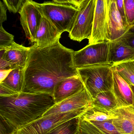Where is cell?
<instances>
[{
    "mask_svg": "<svg viewBox=\"0 0 134 134\" xmlns=\"http://www.w3.org/2000/svg\"><path fill=\"white\" fill-rule=\"evenodd\" d=\"M92 105L108 110H113L118 108L117 102L112 91L103 92L98 94L93 98Z\"/></svg>",
    "mask_w": 134,
    "mask_h": 134,
    "instance_id": "d6986e66",
    "label": "cell"
},
{
    "mask_svg": "<svg viewBox=\"0 0 134 134\" xmlns=\"http://www.w3.org/2000/svg\"><path fill=\"white\" fill-rule=\"evenodd\" d=\"M117 8L118 10L119 14L120 15L126 27L129 29L130 27L128 25L125 16V11L124 6V0H116Z\"/></svg>",
    "mask_w": 134,
    "mask_h": 134,
    "instance_id": "f1b7e54d",
    "label": "cell"
},
{
    "mask_svg": "<svg viewBox=\"0 0 134 134\" xmlns=\"http://www.w3.org/2000/svg\"><path fill=\"white\" fill-rule=\"evenodd\" d=\"M93 99L85 87L80 91L56 103L41 117L66 113L79 110H87L92 105Z\"/></svg>",
    "mask_w": 134,
    "mask_h": 134,
    "instance_id": "ba28073f",
    "label": "cell"
},
{
    "mask_svg": "<svg viewBox=\"0 0 134 134\" xmlns=\"http://www.w3.org/2000/svg\"><path fill=\"white\" fill-rule=\"evenodd\" d=\"M117 72L129 85L134 86V67L133 61L125 62L114 65Z\"/></svg>",
    "mask_w": 134,
    "mask_h": 134,
    "instance_id": "44dd1931",
    "label": "cell"
},
{
    "mask_svg": "<svg viewBox=\"0 0 134 134\" xmlns=\"http://www.w3.org/2000/svg\"><path fill=\"white\" fill-rule=\"evenodd\" d=\"M108 41H118L128 28L126 27L117 8L116 0H107Z\"/></svg>",
    "mask_w": 134,
    "mask_h": 134,
    "instance_id": "8fae6325",
    "label": "cell"
},
{
    "mask_svg": "<svg viewBox=\"0 0 134 134\" xmlns=\"http://www.w3.org/2000/svg\"><path fill=\"white\" fill-rule=\"evenodd\" d=\"M19 93L14 91L7 87L0 84V97H9L14 96Z\"/></svg>",
    "mask_w": 134,
    "mask_h": 134,
    "instance_id": "f546056e",
    "label": "cell"
},
{
    "mask_svg": "<svg viewBox=\"0 0 134 134\" xmlns=\"http://www.w3.org/2000/svg\"><path fill=\"white\" fill-rule=\"evenodd\" d=\"M77 129L79 134H106L91 122L80 117L77 119Z\"/></svg>",
    "mask_w": 134,
    "mask_h": 134,
    "instance_id": "603a6c76",
    "label": "cell"
},
{
    "mask_svg": "<svg viewBox=\"0 0 134 134\" xmlns=\"http://www.w3.org/2000/svg\"><path fill=\"white\" fill-rule=\"evenodd\" d=\"M85 86L80 76H74L63 80L55 88L53 98L55 104L77 93Z\"/></svg>",
    "mask_w": 134,
    "mask_h": 134,
    "instance_id": "4fadbf2b",
    "label": "cell"
},
{
    "mask_svg": "<svg viewBox=\"0 0 134 134\" xmlns=\"http://www.w3.org/2000/svg\"><path fill=\"white\" fill-rule=\"evenodd\" d=\"M124 114L130 120L133 124L134 128V109L131 106L119 108ZM133 134H134V130Z\"/></svg>",
    "mask_w": 134,
    "mask_h": 134,
    "instance_id": "4dcf8cb0",
    "label": "cell"
},
{
    "mask_svg": "<svg viewBox=\"0 0 134 134\" xmlns=\"http://www.w3.org/2000/svg\"><path fill=\"white\" fill-rule=\"evenodd\" d=\"M109 41L88 44L74 52V62L77 68L107 64L109 62Z\"/></svg>",
    "mask_w": 134,
    "mask_h": 134,
    "instance_id": "52a82bcc",
    "label": "cell"
},
{
    "mask_svg": "<svg viewBox=\"0 0 134 134\" xmlns=\"http://www.w3.org/2000/svg\"><path fill=\"white\" fill-rule=\"evenodd\" d=\"M13 70H1L0 73H1V77H0V83L3 81L10 74V72Z\"/></svg>",
    "mask_w": 134,
    "mask_h": 134,
    "instance_id": "836d02e7",
    "label": "cell"
},
{
    "mask_svg": "<svg viewBox=\"0 0 134 134\" xmlns=\"http://www.w3.org/2000/svg\"><path fill=\"white\" fill-rule=\"evenodd\" d=\"M55 104L52 96L43 93L22 92L0 97L1 121L10 133L41 117Z\"/></svg>",
    "mask_w": 134,
    "mask_h": 134,
    "instance_id": "7a4b0ae2",
    "label": "cell"
},
{
    "mask_svg": "<svg viewBox=\"0 0 134 134\" xmlns=\"http://www.w3.org/2000/svg\"><path fill=\"white\" fill-rule=\"evenodd\" d=\"M113 66L112 63H107L77 68L79 76L92 99L99 93L112 90Z\"/></svg>",
    "mask_w": 134,
    "mask_h": 134,
    "instance_id": "277c9868",
    "label": "cell"
},
{
    "mask_svg": "<svg viewBox=\"0 0 134 134\" xmlns=\"http://www.w3.org/2000/svg\"><path fill=\"white\" fill-rule=\"evenodd\" d=\"M61 35L47 19L42 16L35 44L38 48L46 47L59 41Z\"/></svg>",
    "mask_w": 134,
    "mask_h": 134,
    "instance_id": "9a60e30c",
    "label": "cell"
},
{
    "mask_svg": "<svg viewBox=\"0 0 134 134\" xmlns=\"http://www.w3.org/2000/svg\"><path fill=\"white\" fill-rule=\"evenodd\" d=\"M109 62L114 65L134 61V48L120 41L109 42Z\"/></svg>",
    "mask_w": 134,
    "mask_h": 134,
    "instance_id": "2e32d148",
    "label": "cell"
},
{
    "mask_svg": "<svg viewBox=\"0 0 134 134\" xmlns=\"http://www.w3.org/2000/svg\"><path fill=\"white\" fill-rule=\"evenodd\" d=\"M31 47H25L14 42L10 46L0 49L1 58L11 64L14 69L25 68Z\"/></svg>",
    "mask_w": 134,
    "mask_h": 134,
    "instance_id": "7c38bea8",
    "label": "cell"
},
{
    "mask_svg": "<svg viewBox=\"0 0 134 134\" xmlns=\"http://www.w3.org/2000/svg\"><path fill=\"white\" fill-rule=\"evenodd\" d=\"M19 13L21 25L30 43H36V36L42 19V15L35 2L26 0Z\"/></svg>",
    "mask_w": 134,
    "mask_h": 134,
    "instance_id": "9c48e42d",
    "label": "cell"
},
{
    "mask_svg": "<svg viewBox=\"0 0 134 134\" xmlns=\"http://www.w3.org/2000/svg\"><path fill=\"white\" fill-rule=\"evenodd\" d=\"M130 86L132 91V96H133V101H132V104L131 106L134 109V86L132 85H130Z\"/></svg>",
    "mask_w": 134,
    "mask_h": 134,
    "instance_id": "e575fe53",
    "label": "cell"
},
{
    "mask_svg": "<svg viewBox=\"0 0 134 134\" xmlns=\"http://www.w3.org/2000/svg\"><path fill=\"white\" fill-rule=\"evenodd\" d=\"M133 66H134V61H133Z\"/></svg>",
    "mask_w": 134,
    "mask_h": 134,
    "instance_id": "d590c367",
    "label": "cell"
},
{
    "mask_svg": "<svg viewBox=\"0 0 134 134\" xmlns=\"http://www.w3.org/2000/svg\"><path fill=\"white\" fill-rule=\"evenodd\" d=\"M77 134H78V132H77Z\"/></svg>",
    "mask_w": 134,
    "mask_h": 134,
    "instance_id": "8d00e7d4",
    "label": "cell"
},
{
    "mask_svg": "<svg viewBox=\"0 0 134 134\" xmlns=\"http://www.w3.org/2000/svg\"><path fill=\"white\" fill-rule=\"evenodd\" d=\"M82 0H53L35 2L42 16L47 19L62 34L71 32Z\"/></svg>",
    "mask_w": 134,
    "mask_h": 134,
    "instance_id": "3957f363",
    "label": "cell"
},
{
    "mask_svg": "<svg viewBox=\"0 0 134 134\" xmlns=\"http://www.w3.org/2000/svg\"><path fill=\"white\" fill-rule=\"evenodd\" d=\"M14 42V36L7 32L3 26H0V49L10 46Z\"/></svg>",
    "mask_w": 134,
    "mask_h": 134,
    "instance_id": "484cf974",
    "label": "cell"
},
{
    "mask_svg": "<svg viewBox=\"0 0 134 134\" xmlns=\"http://www.w3.org/2000/svg\"><path fill=\"white\" fill-rule=\"evenodd\" d=\"M125 16L129 27L134 25V0H124Z\"/></svg>",
    "mask_w": 134,
    "mask_h": 134,
    "instance_id": "d4e9b609",
    "label": "cell"
},
{
    "mask_svg": "<svg viewBox=\"0 0 134 134\" xmlns=\"http://www.w3.org/2000/svg\"><path fill=\"white\" fill-rule=\"evenodd\" d=\"M86 110H76L40 117L10 134H48L62 124L80 117Z\"/></svg>",
    "mask_w": 134,
    "mask_h": 134,
    "instance_id": "5b68a950",
    "label": "cell"
},
{
    "mask_svg": "<svg viewBox=\"0 0 134 134\" xmlns=\"http://www.w3.org/2000/svg\"><path fill=\"white\" fill-rule=\"evenodd\" d=\"M24 0H3V2L11 13H17L20 10L25 2Z\"/></svg>",
    "mask_w": 134,
    "mask_h": 134,
    "instance_id": "4316f807",
    "label": "cell"
},
{
    "mask_svg": "<svg viewBox=\"0 0 134 134\" xmlns=\"http://www.w3.org/2000/svg\"><path fill=\"white\" fill-rule=\"evenodd\" d=\"M9 69H14L11 64L5 60L0 58V70Z\"/></svg>",
    "mask_w": 134,
    "mask_h": 134,
    "instance_id": "d6a6232c",
    "label": "cell"
},
{
    "mask_svg": "<svg viewBox=\"0 0 134 134\" xmlns=\"http://www.w3.org/2000/svg\"><path fill=\"white\" fill-rule=\"evenodd\" d=\"M77 119H73L62 124L48 134H77Z\"/></svg>",
    "mask_w": 134,
    "mask_h": 134,
    "instance_id": "7402d4cb",
    "label": "cell"
},
{
    "mask_svg": "<svg viewBox=\"0 0 134 134\" xmlns=\"http://www.w3.org/2000/svg\"><path fill=\"white\" fill-rule=\"evenodd\" d=\"M96 0H82L80 10L69 37L79 42L85 39L89 40L93 27Z\"/></svg>",
    "mask_w": 134,
    "mask_h": 134,
    "instance_id": "8992f818",
    "label": "cell"
},
{
    "mask_svg": "<svg viewBox=\"0 0 134 134\" xmlns=\"http://www.w3.org/2000/svg\"><path fill=\"white\" fill-rule=\"evenodd\" d=\"M7 8L3 1H0V26L7 20Z\"/></svg>",
    "mask_w": 134,
    "mask_h": 134,
    "instance_id": "1f68e13d",
    "label": "cell"
},
{
    "mask_svg": "<svg viewBox=\"0 0 134 134\" xmlns=\"http://www.w3.org/2000/svg\"><path fill=\"white\" fill-rule=\"evenodd\" d=\"M24 68L13 70L7 77L0 84L7 87L14 91L21 93L23 91Z\"/></svg>",
    "mask_w": 134,
    "mask_h": 134,
    "instance_id": "ac0fdd59",
    "label": "cell"
},
{
    "mask_svg": "<svg viewBox=\"0 0 134 134\" xmlns=\"http://www.w3.org/2000/svg\"><path fill=\"white\" fill-rule=\"evenodd\" d=\"M113 110L117 115L118 118L112 120V123L120 134H133L134 128L131 121L120 108H117Z\"/></svg>",
    "mask_w": 134,
    "mask_h": 134,
    "instance_id": "ffe728a7",
    "label": "cell"
},
{
    "mask_svg": "<svg viewBox=\"0 0 134 134\" xmlns=\"http://www.w3.org/2000/svg\"><path fill=\"white\" fill-rule=\"evenodd\" d=\"M118 41L134 48V25L130 27Z\"/></svg>",
    "mask_w": 134,
    "mask_h": 134,
    "instance_id": "83f0119b",
    "label": "cell"
},
{
    "mask_svg": "<svg viewBox=\"0 0 134 134\" xmlns=\"http://www.w3.org/2000/svg\"><path fill=\"white\" fill-rule=\"evenodd\" d=\"M107 0H96L92 32L88 44L108 41Z\"/></svg>",
    "mask_w": 134,
    "mask_h": 134,
    "instance_id": "30bf717a",
    "label": "cell"
},
{
    "mask_svg": "<svg viewBox=\"0 0 134 134\" xmlns=\"http://www.w3.org/2000/svg\"><path fill=\"white\" fill-rule=\"evenodd\" d=\"M112 91L117 102L118 108L132 105L133 96L130 85L117 72L113 66Z\"/></svg>",
    "mask_w": 134,
    "mask_h": 134,
    "instance_id": "5bb4252c",
    "label": "cell"
},
{
    "mask_svg": "<svg viewBox=\"0 0 134 134\" xmlns=\"http://www.w3.org/2000/svg\"><path fill=\"white\" fill-rule=\"evenodd\" d=\"M81 117L87 121H102L116 119L118 116L113 110H108L92 105Z\"/></svg>",
    "mask_w": 134,
    "mask_h": 134,
    "instance_id": "e0dca14e",
    "label": "cell"
},
{
    "mask_svg": "<svg viewBox=\"0 0 134 134\" xmlns=\"http://www.w3.org/2000/svg\"><path fill=\"white\" fill-rule=\"evenodd\" d=\"M112 120L102 121H90L106 134H120L117 130Z\"/></svg>",
    "mask_w": 134,
    "mask_h": 134,
    "instance_id": "cb8c5ba5",
    "label": "cell"
},
{
    "mask_svg": "<svg viewBox=\"0 0 134 134\" xmlns=\"http://www.w3.org/2000/svg\"><path fill=\"white\" fill-rule=\"evenodd\" d=\"M74 52L59 41L41 48L34 43L24 68L23 92L43 93L53 97L58 82L79 75L74 62Z\"/></svg>",
    "mask_w": 134,
    "mask_h": 134,
    "instance_id": "6da1fadb",
    "label": "cell"
}]
</instances>
